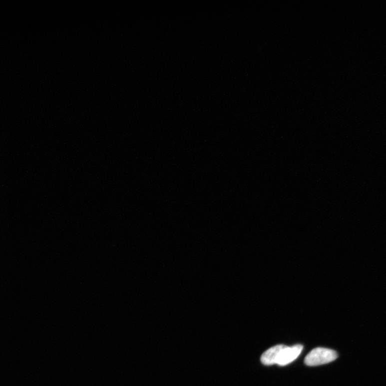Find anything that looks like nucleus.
<instances>
[{"instance_id":"obj_2","label":"nucleus","mask_w":386,"mask_h":386,"mask_svg":"<svg viewBox=\"0 0 386 386\" xmlns=\"http://www.w3.org/2000/svg\"><path fill=\"white\" fill-rule=\"evenodd\" d=\"M303 350V346L297 345L293 347L285 346L280 355L277 364L280 366H286L294 362L300 355Z\"/></svg>"},{"instance_id":"obj_3","label":"nucleus","mask_w":386,"mask_h":386,"mask_svg":"<svg viewBox=\"0 0 386 386\" xmlns=\"http://www.w3.org/2000/svg\"><path fill=\"white\" fill-rule=\"evenodd\" d=\"M286 346L277 345L267 350L261 357V362L265 366H272L278 363L280 355Z\"/></svg>"},{"instance_id":"obj_1","label":"nucleus","mask_w":386,"mask_h":386,"mask_svg":"<svg viewBox=\"0 0 386 386\" xmlns=\"http://www.w3.org/2000/svg\"><path fill=\"white\" fill-rule=\"evenodd\" d=\"M338 355L332 349L324 348H315L306 357L304 362L306 365L315 367L324 365L336 360Z\"/></svg>"}]
</instances>
